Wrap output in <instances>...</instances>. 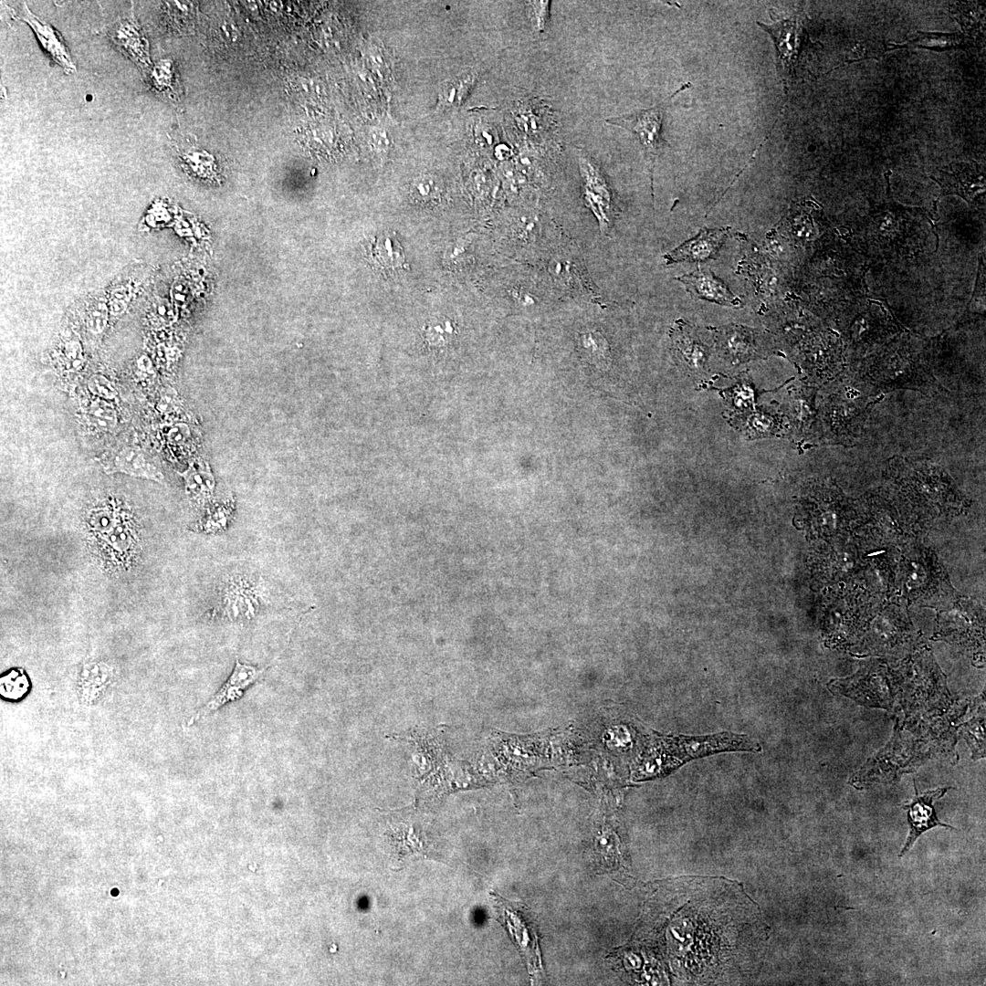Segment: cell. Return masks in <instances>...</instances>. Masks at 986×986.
I'll use <instances>...</instances> for the list:
<instances>
[{
    "label": "cell",
    "mask_w": 986,
    "mask_h": 986,
    "mask_svg": "<svg viewBox=\"0 0 986 986\" xmlns=\"http://www.w3.org/2000/svg\"><path fill=\"white\" fill-rule=\"evenodd\" d=\"M675 913L673 964L687 983H733L752 975L765 930L756 905L733 882L687 878Z\"/></svg>",
    "instance_id": "1"
},
{
    "label": "cell",
    "mask_w": 986,
    "mask_h": 986,
    "mask_svg": "<svg viewBox=\"0 0 986 986\" xmlns=\"http://www.w3.org/2000/svg\"><path fill=\"white\" fill-rule=\"evenodd\" d=\"M757 24L771 37L777 58V70L788 93L789 85L803 70L807 53L815 47L799 16L777 20L772 24Z\"/></svg>",
    "instance_id": "2"
},
{
    "label": "cell",
    "mask_w": 986,
    "mask_h": 986,
    "mask_svg": "<svg viewBox=\"0 0 986 986\" xmlns=\"http://www.w3.org/2000/svg\"><path fill=\"white\" fill-rule=\"evenodd\" d=\"M498 918L526 961L532 981H538L543 974L537 928L531 912L521 903L503 899L492 894Z\"/></svg>",
    "instance_id": "3"
},
{
    "label": "cell",
    "mask_w": 986,
    "mask_h": 986,
    "mask_svg": "<svg viewBox=\"0 0 986 986\" xmlns=\"http://www.w3.org/2000/svg\"><path fill=\"white\" fill-rule=\"evenodd\" d=\"M691 86L690 82L683 84L671 96L654 107L639 110L635 112L606 119V122L622 127L632 132L642 145L646 160L653 173V166L656 157L663 149L668 145L662 136L663 120L666 109L672 98L680 91Z\"/></svg>",
    "instance_id": "4"
},
{
    "label": "cell",
    "mask_w": 986,
    "mask_h": 986,
    "mask_svg": "<svg viewBox=\"0 0 986 986\" xmlns=\"http://www.w3.org/2000/svg\"><path fill=\"white\" fill-rule=\"evenodd\" d=\"M89 527L100 551L109 560L124 564L132 558L137 546L136 532L120 513L98 509L90 515Z\"/></svg>",
    "instance_id": "5"
},
{
    "label": "cell",
    "mask_w": 986,
    "mask_h": 986,
    "mask_svg": "<svg viewBox=\"0 0 986 986\" xmlns=\"http://www.w3.org/2000/svg\"><path fill=\"white\" fill-rule=\"evenodd\" d=\"M931 178L939 184L941 195H960L970 205H976L984 195V172L973 161L950 163L938 169V176Z\"/></svg>",
    "instance_id": "6"
},
{
    "label": "cell",
    "mask_w": 986,
    "mask_h": 986,
    "mask_svg": "<svg viewBox=\"0 0 986 986\" xmlns=\"http://www.w3.org/2000/svg\"><path fill=\"white\" fill-rule=\"evenodd\" d=\"M272 665L273 664H269L264 667H257L253 665L243 664L236 658L229 677L206 704L189 719L186 722V726H192L213 712H215L226 704L241 698L246 690L261 678L266 670Z\"/></svg>",
    "instance_id": "7"
},
{
    "label": "cell",
    "mask_w": 986,
    "mask_h": 986,
    "mask_svg": "<svg viewBox=\"0 0 986 986\" xmlns=\"http://www.w3.org/2000/svg\"><path fill=\"white\" fill-rule=\"evenodd\" d=\"M105 33L119 51L142 73L152 68L147 38L132 13L109 24Z\"/></svg>",
    "instance_id": "8"
},
{
    "label": "cell",
    "mask_w": 986,
    "mask_h": 986,
    "mask_svg": "<svg viewBox=\"0 0 986 986\" xmlns=\"http://www.w3.org/2000/svg\"><path fill=\"white\" fill-rule=\"evenodd\" d=\"M914 787L916 791L914 799L910 803L903 805V809L907 811V822L910 830L899 856L904 855L906 852L909 851L916 840L924 832L931 828L935 826H943L954 829L952 826L943 823L939 820L933 806L934 801L941 798L948 790L951 789V787H941L929 790L921 795L918 793L915 781Z\"/></svg>",
    "instance_id": "9"
},
{
    "label": "cell",
    "mask_w": 986,
    "mask_h": 986,
    "mask_svg": "<svg viewBox=\"0 0 986 986\" xmlns=\"http://www.w3.org/2000/svg\"><path fill=\"white\" fill-rule=\"evenodd\" d=\"M17 17L29 25L42 47L52 60L62 68L65 73L73 74L76 72V66L62 37L51 25L33 14L26 5H23L21 13Z\"/></svg>",
    "instance_id": "10"
},
{
    "label": "cell",
    "mask_w": 986,
    "mask_h": 986,
    "mask_svg": "<svg viewBox=\"0 0 986 986\" xmlns=\"http://www.w3.org/2000/svg\"><path fill=\"white\" fill-rule=\"evenodd\" d=\"M725 229H702L698 236L666 255L668 263L716 259L725 243Z\"/></svg>",
    "instance_id": "11"
},
{
    "label": "cell",
    "mask_w": 986,
    "mask_h": 986,
    "mask_svg": "<svg viewBox=\"0 0 986 986\" xmlns=\"http://www.w3.org/2000/svg\"><path fill=\"white\" fill-rule=\"evenodd\" d=\"M678 279L697 298L730 307L742 305L740 299L729 290L725 282L709 270L698 269Z\"/></svg>",
    "instance_id": "12"
},
{
    "label": "cell",
    "mask_w": 986,
    "mask_h": 986,
    "mask_svg": "<svg viewBox=\"0 0 986 986\" xmlns=\"http://www.w3.org/2000/svg\"><path fill=\"white\" fill-rule=\"evenodd\" d=\"M243 582L230 583L223 596V615L231 620L252 619L258 608L257 592Z\"/></svg>",
    "instance_id": "13"
},
{
    "label": "cell",
    "mask_w": 986,
    "mask_h": 986,
    "mask_svg": "<svg viewBox=\"0 0 986 986\" xmlns=\"http://www.w3.org/2000/svg\"><path fill=\"white\" fill-rule=\"evenodd\" d=\"M107 473L122 472L131 476L145 477L162 483L163 476L160 470L145 457L144 454L135 448L121 450L112 460L111 464L105 467Z\"/></svg>",
    "instance_id": "14"
},
{
    "label": "cell",
    "mask_w": 986,
    "mask_h": 986,
    "mask_svg": "<svg viewBox=\"0 0 986 986\" xmlns=\"http://www.w3.org/2000/svg\"><path fill=\"white\" fill-rule=\"evenodd\" d=\"M886 50L907 48L910 47L929 49L937 52L964 48L967 39L962 34L942 32H918V36L904 44L887 43Z\"/></svg>",
    "instance_id": "15"
},
{
    "label": "cell",
    "mask_w": 986,
    "mask_h": 986,
    "mask_svg": "<svg viewBox=\"0 0 986 986\" xmlns=\"http://www.w3.org/2000/svg\"><path fill=\"white\" fill-rule=\"evenodd\" d=\"M984 5L978 2H959L949 5V13L959 22L966 39L984 38Z\"/></svg>",
    "instance_id": "16"
},
{
    "label": "cell",
    "mask_w": 986,
    "mask_h": 986,
    "mask_svg": "<svg viewBox=\"0 0 986 986\" xmlns=\"http://www.w3.org/2000/svg\"><path fill=\"white\" fill-rule=\"evenodd\" d=\"M477 78V75L474 69H467L446 80L438 94V106L446 109L460 105L471 90Z\"/></svg>",
    "instance_id": "17"
},
{
    "label": "cell",
    "mask_w": 986,
    "mask_h": 986,
    "mask_svg": "<svg viewBox=\"0 0 986 986\" xmlns=\"http://www.w3.org/2000/svg\"><path fill=\"white\" fill-rule=\"evenodd\" d=\"M185 482L186 493L195 500L209 498L215 487V479L207 465L193 463L181 474Z\"/></svg>",
    "instance_id": "18"
},
{
    "label": "cell",
    "mask_w": 986,
    "mask_h": 986,
    "mask_svg": "<svg viewBox=\"0 0 986 986\" xmlns=\"http://www.w3.org/2000/svg\"><path fill=\"white\" fill-rule=\"evenodd\" d=\"M111 677V669L101 664H89L83 667L79 689L85 701L92 702L105 689Z\"/></svg>",
    "instance_id": "19"
},
{
    "label": "cell",
    "mask_w": 986,
    "mask_h": 986,
    "mask_svg": "<svg viewBox=\"0 0 986 986\" xmlns=\"http://www.w3.org/2000/svg\"><path fill=\"white\" fill-rule=\"evenodd\" d=\"M443 190L442 181L435 175L426 173L413 180L410 185V195L417 204L431 205L440 200Z\"/></svg>",
    "instance_id": "20"
},
{
    "label": "cell",
    "mask_w": 986,
    "mask_h": 986,
    "mask_svg": "<svg viewBox=\"0 0 986 986\" xmlns=\"http://www.w3.org/2000/svg\"><path fill=\"white\" fill-rule=\"evenodd\" d=\"M29 679L21 668L10 669L1 677V696L7 700H18L29 690Z\"/></svg>",
    "instance_id": "21"
},
{
    "label": "cell",
    "mask_w": 986,
    "mask_h": 986,
    "mask_svg": "<svg viewBox=\"0 0 986 986\" xmlns=\"http://www.w3.org/2000/svg\"><path fill=\"white\" fill-rule=\"evenodd\" d=\"M984 724L983 712L963 724L960 731L971 749L973 760L985 756Z\"/></svg>",
    "instance_id": "22"
},
{
    "label": "cell",
    "mask_w": 986,
    "mask_h": 986,
    "mask_svg": "<svg viewBox=\"0 0 986 986\" xmlns=\"http://www.w3.org/2000/svg\"><path fill=\"white\" fill-rule=\"evenodd\" d=\"M378 262L383 266L396 267L401 264L403 256L401 248L393 237L383 236L379 237L376 245Z\"/></svg>",
    "instance_id": "23"
},
{
    "label": "cell",
    "mask_w": 986,
    "mask_h": 986,
    "mask_svg": "<svg viewBox=\"0 0 986 986\" xmlns=\"http://www.w3.org/2000/svg\"><path fill=\"white\" fill-rule=\"evenodd\" d=\"M89 418L91 423L103 429L112 428L116 423L114 409L103 401L95 402L90 406Z\"/></svg>",
    "instance_id": "24"
},
{
    "label": "cell",
    "mask_w": 986,
    "mask_h": 986,
    "mask_svg": "<svg viewBox=\"0 0 986 986\" xmlns=\"http://www.w3.org/2000/svg\"><path fill=\"white\" fill-rule=\"evenodd\" d=\"M551 1H531L530 11L535 29L542 32L549 19Z\"/></svg>",
    "instance_id": "25"
},
{
    "label": "cell",
    "mask_w": 986,
    "mask_h": 986,
    "mask_svg": "<svg viewBox=\"0 0 986 986\" xmlns=\"http://www.w3.org/2000/svg\"><path fill=\"white\" fill-rule=\"evenodd\" d=\"M226 510L225 508H219L211 513L202 526L203 530L211 533L224 530L229 518V512Z\"/></svg>",
    "instance_id": "26"
},
{
    "label": "cell",
    "mask_w": 986,
    "mask_h": 986,
    "mask_svg": "<svg viewBox=\"0 0 986 986\" xmlns=\"http://www.w3.org/2000/svg\"><path fill=\"white\" fill-rule=\"evenodd\" d=\"M371 143L378 153H386L392 144V138L384 126L375 127L370 134Z\"/></svg>",
    "instance_id": "27"
},
{
    "label": "cell",
    "mask_w": 986,
    "mask_h": 986,
    "mask_svg": "<svg viewBox=\"0 0 986 986\" xmlns=\"http://www.w3.org/2000/svg\"><path fill=\"white\" fill-rule=\"evenodd\" d=\"M88 385L93 393L104 399H111L115 396V390L111 383L101 375L90 377Z\"/></svg>",
    "instance_id": "28"
}]
</instances>
